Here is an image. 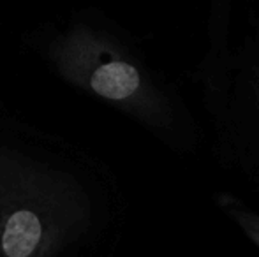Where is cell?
Here are the masks:
<instances>
[{
	"instance_id": "6da1fadb",
	"label": "cell",
	"mask_w": 259,
	"mask_h": 257,
	"mask_svg": "<svg viewBox=\"0 0 259 257\" xmlns=\"http://www.w3.org/2000/svg\"><path fill=\"white\" fill-rule=\"evenodd\" d=\"M99 159L0 110V257H62L97 224Z\"/></svg>"
},
{
	"instance_id": "7a4b0ae2",
	"label": "cell",
	"mask_w": 259,
	"mask_h": 257,
	"mask_svg": "<svg viewBox=\"0 0 259 257\" xmlns=\"http://www.w3.org/2000/svg\"><path fill=\"white\" fill-rule=\"evenodd\" d=\"M23 42L60 81L111 106L171 151L198 148L201 132L177 86L103 11H72L35 27Z\"/></svg>"
},
{
	"instance_id": "3957f363",
	"label": "cell",
	"mask_w": 259,
	"mask_h": 257,
	"mask_svg": "<svg viewBox=\"0 0 259 257\" xmlns=\"http://www.w3.org/2000/svg\"><path fill=\"white\" fill-rule=\"evenodd\" d=\"M213 127L221 155L259 178V34L231 57L224 106Z\"/></svg>"
},
{
	"instance_id": "277c9868",
	"label": "cell",
	"mask_w": 259,
	"mask_h": 257,
	"mask_svg": "<svg viewBox=\"0 0 259 257\" xmlns=\"http://www.w3.org/2000/svg\"><path fill=\"white\" fill-rule=\"evenodd\" d=\"M231 7L233 0H208V49L201 64L203 99L211 118L224 104L231 65Z\"/></svg>"
},
{
	"instance_id": "5b68a950",
	"label": "cell",
	"mask_w": 259,
	"mask_h": 257,
	"mask_svg": "<svg viewBox=\"0 0 259 257\" xmlns=\"http://www.w3.org/2000/svg\"><path fill=\"white\" fill-rule=\"evenodd\" d=\"M215 202L219 210L228 219H231L243 231V234L259 247V213L250 210L242 199L229 192H219L215 195Z\"/></svg>"
},
{
	"instance_id": "8992f818",
	"label": "cell",
	"mask_w": 259,
	"mask_h": 257,
	"mask_svg": "<svg viewBox=\"0 0 259 257\" xmlns=\"http://www.w3.org/2000/svg\"><path fill=\"white\" fill-rule=\"evenodd\" d=\"M2 2H4V0H0V6H2Z\"/></svg>"
}]
</instances>
